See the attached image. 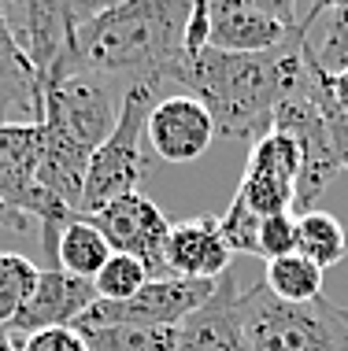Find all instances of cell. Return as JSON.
Wrapping results in <instances>:
<instances>
[{
	"label": "cell",
	"instance_id": "cell-1",
	"mask_svg": "<svg viewBox=\"0 0 348 351\" xmlns=\"http://www.w3.org/2000/svg\"><path fill=\"white\" fill-rule=\"evenodd\" d=\"M315 67L312 34H304L263 56L200 49L196 56H185L178 85L193 89V97L208 108L215 134L252 148L275 130L278 104L312 82Z\"/></svg>",
	"mask_w": 348,
	"mask_h": 351
},
{
	"label": "cell",
	"instance_id": "cell-2",
	"mask_svg": "<svg viewBox=\"0 0 348 351\" xmlns=\"http://www.w3.org/2000/svg\"><path fill=\"white\" fill-rule=\"evenodd\" d=\"M189 0H122L100 4L74 30V52L67 71H86L104 82L130 85L174 82L185 67V26Z\"/></svg>",
	"mask_w": 348,
	"mask_h": 351
},
{
	"label": "cell",
	"instance_id": "cell-3",
	"mask_svg": "<svg viewBox=\"0 0 348 351\" xmlns=\"http://www.w3.org/2000/svg\"><path fill=\"white\" fill-rule=\"evenodd\" d=\"M248 351H348V311L318 296L312 303H281L252 285L237 296Z\"/></svg>",
	"mask_w": 348,
	"mask_h": 351
},
{
	"label": "cell",
	"instance_id": "cell-4",
	"mask_svg": "<svg viewBox=\"0 0 348 351\" xmlns=\"http://www.w3.org/2000/svg\"><path fill=\"white\" fill-rule=\"evenodd\" d=\"M159 85L137 82L122 93L119 100V119L108 141L93 152L89 170H86V189H82V215H97L100 207H108L119 196L141 193V182L152 170V159L145 156V126L148 111L156 108Z\"/></svg>",
	"mask_w": 348,
	"mask_h": 351
},
{
	"label": "cell",
	"instance_id": "cell-5",
	"mask_svg": "<svg viewBox=\"0 0 348 351\" xmlns=\"http://www.w3.org/2000/svg\"><path fill=\"white\" fill-rule=\"evenodd\" d=\"M208 49L233 56H263L312 34L326 4L300 8L293 0H204Z\"/></svg>",
	"mask_w": 348,
	"mask_h": 351
},
{
	"label": "cell",
	"instance_id": "cell-6",
	"mask_svg": "<svg viewBox=\"0 0 348 351\" xmlns=\"http://www.w3.org/2000/svg\"><path fill=\"white\" fill-rule=\"evenodd\" d=\"M108 85L111 82L86 71L56 74L45 85V145L93 159V152L108 141L119 119Z\"/></svg>",
	"mask_w": 348,
	"mask_h": 351
},
{
	"label": "cell",
	"instance_id": "cell-7",
	"mask_svg": "<svg viewBox=\"0 0 348 351\" xmlns=\"http://www.w3.org/2000/svg\"><path fill=\"white\" fill-rule=\"evenodd\" d=\"M97 8V0L89 4L86 0H15V4H0V15L41 85H49L56 74L71 67L74 30Z\"/></svg>",
	"mask_w": 348,
	"mask_h": 351
},
{
	"label": "cell",
	"instance_id": "cell-8",
	"mask_svg": "<svg viewBox=\"0 0 348 351\" xmlns=\"http://www.w3.org/2000/svg\"><path fill=\"white\" fill-rule=\"evenodd\" d=\"M215 281H193V278H156L126 303H104L97 300L93 307L74 322V329H97V326H182L193 311H200L211 300Z\"/></svg>",
	"mask_w": 348,
	"mask_h": 351
},
{
	"label": "cell",
	"instance_id": "cell-9",
	"mask_svg": "<svg viewBox=\"0 0 348 351\" xmlns=\"http://www.w3.org/2000/svg\"><path fill=\"white\" fill-rule=\"evenodd\" d=\"M104 241L111 244V252L119 255H134L137 263H145L148 278H171L167 274V233L171 222L167 215L156 207V200H148L145 193H130L111 200L108 207H100L97 215H86Z\"/></svg>",
	"mask_w": 348,
	"mask_h": 351
},
{
	"label": "cell",
	"instance_id": "cell-10",
	"mask_svg": "<svg viewBox=\"0 0 348 351\" xmlns=\"http://www.w3.org/2000/svg\"><path fill=\"white\" fill-rule=\"evenodd\" d=\"M297 182H300V148L293 137L270 130L263 141L248 148V163H244L237 200L252 215L270 218L289 211L297 200Z\"/></svg>",
	"mask_w": 348,
	"mask_h": 351
},
{
	"label": "cell",
	"instance_id": "cell-11",
	"mask_svg": "<svg viewBox=\"0 0 348 351\" xmlns=\"http://www.w3.org/2000/svg\"><path fill=\"white\" fill-rule=\"evenodd\" d=\"M148 145L163 163H193L215 141V119L196 97H167L148 111Z\"/></svg>",
	"mask_w": 348,
	"mask_h": 351
},
{
	"label": "cell",
	"instance_id": "cell-12",
	"mask_svg": "<svg viewBox=\"0 0 348 351\" xmlns=\"http://www.w3.org/2000/svg\"><path fill=\"white\" fill-rule=\"evenodd\" d=\"M93 303H97L93 281H82L60 267H45L37 274L34 296L26 300V307L8 326V337H30V333H41V329L74 326Z\"/></svg>",
	"mask_w": 348,
	"mask_h": 351
},
{
	"label": "cell",
	"instance_id": "cell-13",
	"mask_svg": "<svg viewBox=\"0 0 348 351\" xmlns=\"http://www.w3.org/2000/svg\"><path fill=\"white\" fill-rule=\"evenodd\" d=\"M230 244L215 215H193L171 222L167 233V274L193 281H219L230 270Z\"/></svg>",
	"mask_w": 348,
	"mask_h": 351
},
{
	"label": "cell",
	"instance_id": "cell-14",
	"mask_svg": "<svg viewBox=\"0 0 348 351\" xmlns=\"http://www.w3.org/2000/svg\"><path fill=\"white\" fill-rule=\"evenodd\" d=\"M237 296H241L237 278H233V270H227L215 281L211 300L178 326V348L174 351H248Z\"/></svg>",
	"mask_w": 348,
	"mask_h": 351
},
{
	"label": "cell",
	"instance_id": "cell-15",
	"mask_svg": "<svg viewBox=\"0 0 348 351\" xmlns=\"http://www.w3.org/2000/svg\"><path fill=\"white\" fill-rule=\"evenodd\" d=\"M45 119V85L0 15V126Z\"/></svg>",
	"mask_w": 348,
	"mask_h": 351
},
{
	"label": "cell",
	"instance_id": "cell-16",
	"mask_svg": "<svg viewBox=\"0 0 348 351\" xmlns=\"http://www.w3.org/2000/svg\"><path fill=\"white\" fill-rule=\"evenodd\" d=\"M108 259H111V244L104 241V233L86 215H74L63 226L60 241H56V263H60V270H67L82 281H93L104 270Z\"/></svg>",
	"mask_w": 348,
	"mask_h": 351
},
{
	"label": "cell",
	"instance_id": "cell-17",
	"mask_svg": "<svg viewBox=\"0 0 348 351\" xmlns=\"http://www.w3.org/2000/svg\"><path fill=\"white\" fill-rule=\"evenodd\" d=\"M297 252L308 255L318 270L337 267L348 255V230L345 222L323 207L297 215Z\"/></svg>",
	"mask_w": 348,
	"mask_h": 351
},
{
	"label": "cell",
	"instance_id": "cell-18",
	"mask_svg": "<svg viewBox=\"0 0 348 351\" xmlns=\"http://www.w3.org/2000/svg\"><path fill=\"white\" fill-rule=\"evenodd\" d=\"M263 289L281 303H312V300L323 296V270L300 252L281 255V259L267 263Z\"/></svg>",
	"mask_w": 348,
	"mask_h": 351
},
{
	"label": "cell",
	"instance_id": "cell-19",
	"mask_svg": "<svg viewBox=\"0 0 348 351\" xmlns=\"http://www.w3.org/2000/svg\"><path fill=\"white\" fill-rule=\"evenodd\" d=\"M86 337L89 351H174L178 348V326H97V329H78Z\"/></svg>",
	"mask_w": 348,
	"mask_h": 351
},
{
	"label": "cell",
	"instance_id": "cell-20",
	"mask_svg": "<svg viewBox=\"0 0 348 351\" xmlns=\"http://www.w3.org/2000/svg\"><path fill=\"white\" fill-rule=\"evenodd\" d=\"M37 270L26 255L15 252H0V329L12 326V318L26 307V300L34 296Z\"/></svg>",
	"mask_w": 348,
	"mask_h": 351
},
{
	"label": "cell",
	"instance_id": "cell-21",
	"mask_svg": "<svg viewBox=\"0 0 348 351\" xmlns=\"http://www.w3.org/2000/svg\"><path fill=\"white\" fill-rule=\"evenodd\" d=\"M148 281L152 278H148L145 263H137L134 255L111 252L104 270L93 278V292H97V300H104V303H126V300H134Z\"/></svg>",
	"mask_w": 348,
	"mask_h": 351
},
{
	"label": "cell",
	"instance_id": "cell-22",
	"mask_svg": "<svg viewBox=\"0 0 348 351\" xmlns=\"http://www.w3.org/2000/svg\"><path fill=\"white\" fill-rule=\"evenodd\" d=\"M318 23H323V45L312 41L315 63L326 74L348 71V4H326Z\"/></svg>",
	"mask_w": 348,
	"mask_h": 351
},
{
	"label": "cell",
	"instance_id": "cell-23",
	"mask_svg": "<svg viewBox=\"0 0 348 351\" xmlns=\"http://www.w3.org/2000/svg\"><path fill=\"white\" fill-rule=\"evenodd\" d=\"M259 215H252L248 207H244L237 196L230 200L227 215L219 218L222 226V237H227L230 252H241V255H259Z\"/></svg>",
	"mask_w": 348,
	"mask_h": 351
},
{
	"label": "cell",
	"instance_id": "cell-24",
	"mask_svg": "<svg viewBox=\"0 0 348 351\" xmlns=\"http://www.w3.org/2000/svg\"><path fill=\"white\" fill-rule=\"evenodd\" d=\"M297 252V215L281 211L259 222V259H281Z\"/></svg>",
	"mask_w": 348,
	"mask_h": 351
},
{
	"label": "cell",
	"instance_id": "cell-25",
	"mask_svg": "<svg viewBox=\"0 0 348 351\" xmlns=\"http://www.w3.org/2000/svg\"><path fill=\"white\" fill-rule=\"evenodd\" d=\"M15 351H89L86 337L74 326H56V329H41L30 337H12Z\"/></svg>",
	"mask_w": 348,
	"mask_h": 351
},
{
	"label": "cell",
	"instance_id": "cell-26",
	"mask_svg": "<svg viewBox=\"0 0 348 351\" xmlns=\"http://www.w3.org/2000/svg\"><path fill=\"white\" fill-rule=\"evenodd\" d=\"M208 4H193V15H189V26H185V56H196L200 49H208Z\"/></svg>",
	"mask_w": 348,
	"mask_h": 351
},
{
	"label": "cell",
	"instance_id": "cell-27",
	"mask_svg": "<svg viewBox=\"0 0 348 351\" xmlns=\"http://www.w3.org/2000/svg\"><path fill=\"white\" fill-rule=\"evenodd\" d=\"M323 100L330 111L348 119V71H337V74L323 71Z\"/></svg>",
	"mask_w": 348,
	"mask_h": 351
},
{
	"label": "cell",
	"instance_id": "cell-28",
	"mask_svg": "<svg viewBox=\"0 0 348 351\" xmlns=\"http://www.w3.org/2000/svg\"><path fill=\"white\" fill-rule=\"evenodd\" d=\"M0 351H15L12 337H8V329H0Z\"/></svg>",
	"mask_w": 348,
	"mask_h": 351
}]
</instances>
